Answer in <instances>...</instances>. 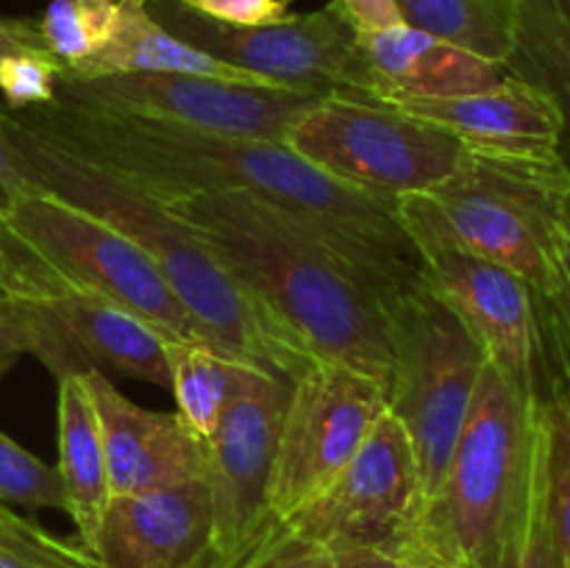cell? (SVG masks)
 Segmentation results:
<instances>
[{
	"mask_svg": "<svg viewBox=\"0 0 570 568\" xmlns=\"http://www.w3.org/2000/svg\"><path fill=\"white\" fill-rule=\"evenodd\" d=\"M384 315L393 354L384 399L412 445L426 507L443 482L488 360L465 323L423 284L390 301Z\"/></svg>",
	"mask_w": 570,
	"mask_h": 568,
	"instance_id": "6",
	"label": "cell"
},
{
	"mask_svg": "<svg viewBox=\"0 0 570 568\" xmlns=\"http://www.w3.org/2000/svg\"><path fill=\"white\" fill-rule=\"evenodd\" d=\"M540 329H543L546 345V368H551V360L566 368L560 384H570V234L568 228H560L554 254V282L538 295ZM554 388V390H557Z\"/></svg>",
	"mask_w": 570,
	"mask_h": 568,
	"instance_id": "33",
	"label": "cell"
},
{
	"mask_svg": "<svg viewBox=\"0 0 570 568\" xmlns=\"http://www.w3.org/2000/svg\"><path fill=\"white\" fill-rule=\"evenodd\" d=\"M0 568H106L78 538H59L0 505Z\"/></svg>",
	"mask_w": 570,
	"mask_h": 568,
	"instance_id": "28",
	"label": "cell"
},
{
	"mask_svg": "<svg viewBox=\"0 0 570 568\" xmlns=\"http://www.w3.org/2000/svg\"><path fill=\"white\" fill-rule=\"evenodd\" d=\"M543 404L546 399L523 393L484 362L443 482L401 555L438 568L493 566L521 499Z\"/></svg>",
	"mask_w": 570,
	"mask_h": 568,
	"instance_id": "4",
	"label": "cell"
},
{
	"mask_svg": "<svg viewBox=\"0 0 570 568\" xmlns=\"http://www.w3.org/2000/svg\"><path fill=\"white\" fill-rule=\"evenodd\" d=\"M117 17V0H50L37 28L45 48L65 65V70H72L109 45Z\"/></svg>",
	"mask_w": 570,
	"mask_h": 568,
	"instance_id": "26",
	"label": "cell"
},
{
	"mask_svg": "<svg viewBox=\"0 0 570 568\" xmlns=\"http://www.w3.org/2000/svg\"><path fill=\"white\" fill-rule=\"evenodd\" d=\"M507 3H523V6H532V9L540 11H549V14L557 17H568L570 20V0H507Z\"/></svg>",
	"mask_w": 570,
	"mask_h": 568,
	"instance_id": "40",
	"label": "cell"
},
{
	"mask_svg": "<svg viewBox=\"0 0 570 568\" xmlns=\"http://www.w3.org/2000/svg\"><path fill=\"white\" fill-rule=\"evenodd\" d=\"M404 555L387 546H348L326 551L321 568H401Z\"/></svg>",
	"mask_w": 570,
	"mask_h": 568,
	"instance_id": "38",
	"label": "cell"
},
{
	"mask_svg": "<svg viewBox=\"0 0 570 568\" xmlns=\"http://www.w3.org/2000/svg\"><path fill=\"white\" fill-rule=\"evenodd\" d=\"M0 505H3V501H0Z\"/></svg>",
	"mask_w": 570,
	"mask_h": 568,
	"instance_id": "44",
	"label": "cell"
},
{
	"mask_svg": "<svg viewBox=\"0 0 570 568\" xmlns=\"http://www.w3.org/2000/svg\"><path fill=\"white\" fill-rule=\"evenodd\" d=\"M490 568H560L549 512V429H546V404L515 516H512L510 529H507L499 555H495Z\"/></svg>",
	"mask_w": 570,
	"mask_h": 568,
	"instance_id": "25",
	"label": "cell"
},
{
	"mask_svg": "<svg viewBox=\"0 0 570 568\" xmlns=\"http://www.w3.org/2000/svg\"><path fill=\"white\" fill-rule=\"evenodd\" d=\"M39 189L42 187L33 178L31 167L22 159V154L14 148L3 123H0V221L14 209L17 200H22L31 193H39Z\"/></svg>",
	"mask_w": 570,
	"mask_h": 568,
	"instance_id": "35",
	"label": "cell"
},
{
	"mask_svg": "<svg viewBox=\"0 0 570 568\" xmlns=\"http://www.w3.org/2000/svg\"><path fill=\"white\" fill-rule=\"evenodd\" d=\"M401 568H438L426 560H417V557H404V566Z\"/></svg>",
	"mask_w": 570,
	"mask_h": 568,
	"instance_id": "42",
	"label": "cell"
},
{
	"mask_svg": "<svg viewBox=\"0 0 570 568\" xmlns=\"http://www.w3.org/2000/svg\"><path fill=\"white\" fill-rule=\"evenodd\" d=\"M145 3H148V0H145Z\"/></svg>",
	"mask_w": 570,
	"mask_h": 568,
	"instance_id": "43",
	"label": "cell"
},
{
	"mask_svg": "<svg viewBox=\"0 0 570 568\" xmlns=\"http://www.w3.org/2000/svg\"><path fill=\"white\" fill-rule=\"evenodd\" d=\"M395 109L454 134L468 150L510 161L557 165L568 161L562 150L566 117L560 106L534 84L507 76L484 92L460 98L412 100Z\"/></svg>",
	"mask_w": 570,
	"mask_h": 568,
	"instance_id": "16",
	"label": "cell"
},
{
	"mask_svg": "<svg viewBox=\"0 0 570 568\" xmlns=\"http://www.w3.org/2000/svg\"><path fill=\"white\" fill-rule=\"evenodd\" d=\"M356 42L371 70L376 104L401 106L412 100L460 98L484 92L510 76L501 61L456 48L404 22L379 31H356Z\"/></svg>",
	"mask_w": 570,
	"mask_h": 568,
	"instance_id": "19",
	"label": "cell"
},
{
	"mask_svg": "<svg viewBox=\"0 0 570 568\" xmlns=\"http://www.w3.org/2000/svg\"><path fill=\"white\" fill-rule=\"evenodd\" d=\"M70 290L31 245L0 221V293L11 298H56Z\"/></svg>",
	"mask_w": 570,
	"mask_h": 568,
	"instance_id": "32",
	"label": "cell"
},
{
	"mask_svg": "<svg viewBox=\"0 0 570 568\" xmlns=\"http://www.w3.org/2000/svg\"><path fill=\"white\" fill-rule=\"evenodd\" d=\"M3 221L70 287L134 312L170 340H204L150 256L92 212L39 189Z\"/></svg>",
	"mask_w": 570,
	"mask_h": 568,
	"instance_id": "9",
	"label": "cell"
},
{
	"mask_svg": "<svg viewBox=\"0 0 570 568\" xmlns=\"http://www.w3.org/2000/svg\"><path fill=\"white\" fill-rule=\"evenodd\" d=\"M326 551L295 532L289 518L267 510L250 532L226 549H209L195 568H321Z\"/></svg>",
	"mask_w": 570,
	"mask_h": 568,
	"instance_id": "27",
	"label": "cell"
},
{
	"mask_svg": "<svg viewBox=\"0 0 570 568\" xmlns=\"http://www.w3.org/2000/svg\"><path fill=\"white\" fill-rule=\"evenodd\" d=\"M22 354H28V321L22 298L0 293V379L14 368Z\"/></svg>",
	"mask_w": 570,
	"mask_h": 568,
	"instance_id": "36",
	"label": "cell"
},
{
	"mask_svg": "<svg viewBox=\"0 0 570 568\" xmlns=\"http://www.w3.org/2000/svg\"><path fill=\"white\" fill-rule=\"evenodd\" d=\"M0 123L45 193L92 212L150 256L204 340L289 382L315 362L267 321L209 239L165 200L37 131L17 111L0 109Z\"/></svg>",
	"mask_w": 570,
	"mask_h": 568,
	"instance_id": "3",
	"label": "cell"
},
{
	"mask_svg": "<svg viewBox=\"0 0 570 568\" xmlns=\"http://www.w3.org/2000/svg\"><path fill=\"white\" fill-rule=\"evenodd\" d=\"M289 390V379L256 371L206 440V484L215 523L212 549L237 543L267 512V482Z\"/></svg>",
	"mask_w": 570,
	"mask_h": 568,
	"instance_id": "15",
	"label": "cell"
},
{
	"mask_svg": "<svg viewBox=\"0 0 570 568\" xmlns=\"http://www.w3.org/2000/svg\"><path fill=\"white\" fill-rule=\"evenodd\" d=\"M120 17L109 45L83 65L65 70L70 78L115 76V72H184V76L220 78L234 84H254V87H276L248 70L226 65L193 45L173 37L148 14L145 0H117Z\"/></svg>",
	"mask_w": 570,
	"mask_h": 568,
	"instance_id": "21",
	"label": "cell"
},
{
	"mask_svg": "<svg viewBox=\"0 0 570 568\" xmlns=\"http://www.w3.org/2000/svg\"><path fill=\"white\" fill-rule=\"evenodd\" d=\"M510 76L534 84L551 95L566 117V139L570 145V20L532 6L515 3V42L507 59Z\"/></svg>",
	"mask_w": 570,
	"mask_h": 568,
	"instance_id": "24",
	"label": "cell"
},
{
	"mask_svg": "<svg viewBox=\"0 0 570 568\" xmlns=\"http://www.w3.org/2000/svg\"><path fill=\"white\" fill-rule=\"evenodd\" d=\"M337 182L387 200L449 182L468 148L443 128L387 104L326 95L282 139Z\"/></svg>",
	"mask_w": 570,
	"mask_h": 568,
	"instance_id": "7",
	"label": "cell"
},
{
	"mask_svg": "<svg viewBox=\"0 0 570 568\" xmlns=\"http://www.w3.org/2000/svg\"><path fill=\"white\" fill-rule=\"evenodd\" d=\"M37 48H45L37 22L17 20V17H0V61L11 53H20V50Z\"/></svg>",
	"mask_w": 570,
	"mask_h": 568,
	"instance_id": "39",
	"label": "cell"
},
{
	"mask_svg": "<svg viewBox=\"0 0 570 568\" xmlns=\"http://www.w3.org/2000/svg\"><path fill=\"white\" fill-rule=\"evenodd\" d=\"M212 493L206 479L111 496L95 555L106 568H195L212 549Z\"/></svg>",
	"mask_w": 570,
	"mask_h": 568,
	"instance_id": "18",
	"label": "cell"
},
{
	"mask_svg": "<svg viewBox=\"0 0 570 568\" xmlns=\"http://www.w3.org/2000/svg\"><path fill=\"white\" fill-rule=\"evenodd\" d=\"M198 228L267 321L312 360L337 362L387 390L393 373L384 306L298 223L245 195L165 200Z\"/></svg>",
	"mask_w": 570,
	"mask_h": 568,
	"instance_id": "2",
	"label": "cell"
},
{
	"mask_svg": "<svg viewBox=\"0 0 570 568\" xmlns=\"http://www.w3.org/2000/svg\"><path fill=\"white\" fill-rule=\"evenodd\" d=\"M404 26L507 65L515 42V6L507 0H395Z\"/></svg>",
	"mask_w": 570,
	"mask_h": 568,
	"instance_id": "23",
	"label": "cell"
},
{
	"mask_svg": "<svg viewBox=\"0 0 570 568\" xmlns=\"http://www.w3.org/2000/svg\"><path fill=\"white\" fill-rule=\"evenodd\" d=\"M198 14L226 26H276L293 17L289 0H178Z\"/></svg>",
	"mask_w": 570,
	"mask_h": 568,
	"instance_id": "34",
	"label": "cell"
},
{
	"mask_svg": "<svg viewBox=\"0 0 570 568\" xmlns=\"http://www.w3.org/2000/svg\"><path fill=\"white\" fill-rule=\"evenodd\" d=\"M384 410L387 399L376 379L337 362H309L289 390L267 482V510L287 518L326 490Z\"/></svg>",
	"mask_w": 570,
	"mask_h": 568,
	"instance_id": "11",
	"label": "cell"
},
{
	"mask_svg": "<svg viewBox=\"0 0 570 568\" xmlns=\"http://www.w3.org/2000/svg\"><path fill=\"white\" fill-rule=\"evenodd\" d=\"M562 226H566L570 234V187H568L566 198H562Z\"/></svg>",
	"mask_w": 570,
	"mask_h": 568,
	"instance_id": "41",
	"label": "cell"
},
{
	"mask_svg": "<svg viewBox=\"0 0 570 568\" xmlns=\"http://www.w3.org/2000/svg\"><path fill=\"white\" fill-rule=\"evenodd\" d=\"M0 501L26 507V510L67 512L56 466L39 460L3 432H0Z\"/></svg>",
	"mask_w": 570,
	"mask_h": 568,
	"instance_id": "30",
	"label": "cell"
},
{
	"mask_svg": "<svg viewBox=\"0 0 570 568\" xmlns=\"http://www.w3.org/2000/svg\"><path fill=\"white\" fill-rule=\"evenodd\" d=\"M343 11L345 20L354 26V31H379V28L401 26L395 0H334Z\"/></svg>",
	"mask_w": 570,
	"mask_h": 568,
	"instance_id": "37",
	"label": "cell"
},
{
	"mask_svg": "<svg viewBox=\"0 0 570 568\" xmlns=\"http://www.w3.org/2000/svg\"><path fill=\"white\" fill-rule=\"evenodd\" d=\"M20 117L159 200L206 193L259 200L326 245L382 306L423 284V256L395 206L337 182L282 139L189 131L61 98Z\"/></svg>",
	"mask_w": 570,
	"mask_h": 568,
	"instance_id": "1",
	"label": "cell"
},
{
	"mask_svg": "<svg viewBox=\"0 0 570 568\" xmlns=\"http://www.w3.org/2000/svg\"><path fill=\"white\" fill-rule=\"evenodd\" d=\"M423 287L451 306L507 382L546 399L549 368L538 295L529 282L495 262L432 251L423 254Z\"/></svg>",
	"mask_w": 570,
	"mask_h": 568,
	"instance_id": "13",
	"label": "cell"
},
{
	"mask_svg": "<svg viewBox=\"0 0 570 568\" xmlns=\"http://www.w3.org/2000/svg\"><path fill=\"white\" fill-rule=\"evenodd\" d=\"M56 440H59L56 443L59 449L56 473H59L61 490H65L67 516L76 523V538L95 551L111 488L98 415H95L83 376L59 379Z\"/></svg>",
	"mask_w": 570,
	"mask_h": 568,
	"instance_id": "20",
	"label": "cell"
},
{
	"mask_svg": "<svg viewBox=\"0 0 570 568\" xmlns=\"http://www.w3.org/2000/svg\"><path fill=\"white\" fill-rule=\"evenodd\" d=\"M549 429V512L560 568H570V384L546 399Z\"/></svg>",
	"mask_w": 570,
	"mask_h": 568,
	"instance_id": "29",
	"label": "cell"
},
{
	"mask_svg": "<svg viewBox=\"0 0 570 568\" xmlns=\"http://www.w3.org/2000/svg\"><path fill=\"white\" fill-rule=\"evenodd\" d=\"M421 510L415 454L404 427L384 410L354 460L326 490L287 518L301 538L323 551L348 546H387L401 551Z\"/></svg>",
	"mask_w": 570,
	"mask_h": 568,
	"instance_id": "12",
	"label": "cell"
},
{
	"mask_svg": "<svg viewBox=\"0 0 570 568\" xmlns=\"http://www.w3.org/2000/svg\"><path fill=\"white\" fill-rule=\"evenodd\" d=\"M568 187V161L532 165L468 150L465 165L449 182L401 195L395 217L421 256L456 251L495 262L543 295L554 282Z\"/></svg>",
	"mask_w": 570,
	"mask_h": 568,
	"instance_id": "5",
	"label": "cell"
},
{
	"mask_svg": "<svg viewBox=\"0 0 570 568\" xmlns=\"http://www.w3.org/2000/svg\"><path fill=\"white\" fill-rule=\"evenodd\" d=\"M56 98L189 131L284 139V134L326 95L184 72H115L95 78L61 76Z\"/></svg>",
	"mask_w": 570,
	"mask_h": 568,
	"instance_id": "10",
	"label": "cell"
},
{
	"mask_svg": "<svg viewBox=\"0 0 570 568\" xmlns=\"http://www.w3.org/2000/svg\"><path fill=\"white\" fill-rule=\"evenodd\" d=\"M167 371L176 412L200 440H209L220 418L248 388L259 365L228 354L209 340H170Z\"/></svg>",
	"mask_w": 570,
	"mask_h": 568,
	"instance_id": "22",
	"label": "cell"
},
{
	"mask_svg": "<svg viewBox=\"0 0 570 568\" xmlns=\"http://www.w3.org/2000/svg\"><path fill=\"white\" fill-rule=\"evenodd\" d=\"M148 14L181 42L276 87L376 104L356 31L337 3L276 26H226L178 0H148Z\"/></svg>",
	"mask_w": 570,
	"mask_h": 568,
	"instance_id": "8",
	"label": "cell"
},
{
	"mask_svg": "<svg viewBox=\"0 0 570 568\" xmlns=\"http://www.w3.org/2000/svg\"><path fill=\"white\" fill-rule=\"evenodd\" d=\"M28 354L56 376L117 373L170 390V337L134 312L72 287L56 298H22Z\"/></svg>",
	"mask_w": 570,
	"mask_h": 568,
	"instance_id": "14",
	"label": "cell"
},
{
	"mask_svg": "<svg viewBox=\"0 0 570 568\" xmlns=\"http://www.w3.org/2000/svg\"><path fill=\"white\" fill-rule=\"evenodd\" d=\"M65 65L48 48L20 50L0 61V95L9 111L45 109L59 95Z\"/></svg>",
	"mask_w": 570,
	"mask_h": 568,
	"instance_id": "31",
	"label": "cell"
},
{
	"mask_svg": "<svg viewBox=\"0 0 570 568\" xmlns=\"http://www.w3.org/2000/svg\"><path fill=\"white\" fill-rule=\"evenodd\" d=\"M98 415L111 496L206 479V440L178 412L145 410L104 373H83Z\"/></svg>",
	"mask_w": 570,
	"mask_h": 568,
	"instance_id": "17",
	"label": "cell"
}]
</instances>
